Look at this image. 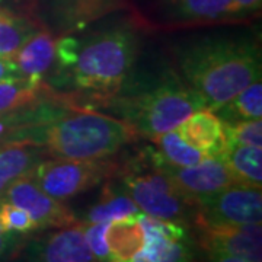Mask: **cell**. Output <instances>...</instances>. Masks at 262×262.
Instances as JSON below:
<instances>
[{"mask_svg":"<svg viewBox=\"0 0 262 262\" xmlns=\"http://www.w3.org/2000/svg\"><path fill=\"white\" fill-rule=\"evenodd\" d=\"M179 67L206 110L214 113L261 80V51L244 38H203L181 51Z\"/></svg>","mask_w":262,"mask_h":262,"instance_id":"6da1fadb","label":"cell"},{"mask_svg":"<svg viewBox=\"0 0 262 262\" xmlns=\"http://www.w3.org/2000/svg\"><path fill=\"white\" fill-rule=\"evenodd\" d=\"M18 141L42 146L57 159L99 160L113 156L137 139V131L124 120L106 114L73 108L58 114L48 124L35 125Z\"/></svg>","mask_w":262,"mask_h":262,"instance_id":"7a4b0ae2","label":"cell"},{"mask_svg":"<svg viewBox=\"0 0 262 262\" xmlns=\"http://www.w3.org/2000/svg\"><path fill=\"white\" fill-rule=\"evenodd\" d=\"M137 54V37L128 27H115L96 34L77 51L75 63L60 77L76 94L108 103L117 96Z\"/></svg>","mask_w":262,"mask_h":262,"instance_id":"3957f363","label":"cell"},{"mask_svg":"<svg viewBox=\"0 0 262 262\" xmlns=\"http://www.w3.org/2000/svg\"><path fill=\"white\" fill-rule=\"evenodd\" d=\"M124 121L147 139L175 130L191 114L206 110L204 103L178 76H166L159 84L111 102Z\"/></svg>","mask_w":262,"mask_h":262,"instance_id":"277c9868","label":"cell"},{"mask_svg":"<svg viewBox=\"0 0 262 262\" xmlns=\"http://www.w3.org/2000/svg\"><path fill=\"white\" fill-rule=\"evenodd\" d=\"M124 191L139 207L140 213L159 220L185 223L192 203L179 192L169 177L151 160L149 168L137 165L122 173Z\"/></svg>","mask_w":262,"mask_h":262,"instance_id":"5b68a950","label":"cell"},{"mask_svg":"<svg viewBox=\"0 0 262 262\" xmlns=\"http://www.w3.org/2000/svg\"><path fill=\"white\" fill-rule=\"evenodd\" d=\"M117 172V163L111 160L44 159L29 177L47 195L58 201L82 194L96 187Z\"/></svg>","mask_w":262,"mask_h":262,"instance_id":"8992f818","label":"cell"},{"mask_svg":"<svg viewBox=\"0 0 262 262\" xmlns=\"http://www.w3.org/2000/svg\"><path fill=\"white\" fill-rule=\"evenodd\" d=\"M195 223L255 225L262 220L261 188L233 184L196 203Z\"/></svg>","mask_w":262,"mask_h":262,"instance_id":"52a82bcc","label":"cell"},{"mask_svg":"<svg viewBox=\"0 0 262 262\" xmlns=\"http://www.w3.org/2000/svg\"><path fill=\"white\" fill-rule=\"evenodd\" d=\"M149 158L160 170L168 175L179 192L194 206L203 198L236 184L232 173L220 158H206L194 166L185 168L170 166L162 162L155 150H150Z\"/></svg>","mask_w":262,"mask_h":262,"instance_id":"ba28073f","label":"cell"},{"mask_svg":"<svg viewBox=\"0 0 262 262\" xmlns=\"http://www.w3.org/2000/svg\"><path fill=\"white\" fill-rule=\"evenodd\" d=\"M144 230L141 259L146 262H192L194 249L185 223L139 214Z\"/></svg>","mask_w":262,"mask_h":262,"instance_id":"9c48e42d","label":"cell"},{"mask_svg":"<svg viewBox=\"0 0 262 262\" xmlns=\"http://www.w3.org/2000/svg\"><path fill=\"white\" fill-rule=\"evenodd\" d=\"M2 200L20 207L37 225V229L67 227L76 225V217L63 201L47 195L32 178L27 175L10 185Z\"/></svg>","mask_w":262,"mask_h":262,"instance_id":"30bf717a","label":"cell"},{"mask_svg":"<svg viewBox=\"0 0 262 262\" xmlns=\"http://www.w3.org/2000/svg\"><path fill=\"white\" fill-rule=\"evenodd\" d=\"M200 244L207 252H222L251 262H262V227L255 225L196 223Z\"/></svg>","mask_w":262,"mask_h":262,"instance_id":"8fae6325","label":"cell"},{"mask_svg":"<svg viewBox=\"0 0 262 262\" xmlns=\"http://www.w3.org/2000/svg\"><path fill=\"white\" fill-rule=\"evenodd\" d=\"M28 262H98L83 234V225L61 227L54 233L34 242Z\"/></svg>","mask_w":262,"mask_h":262,"instance_id":"7c38bea8","label":"cell"},{"mask_svg":"<svg viewBox=\"0 0 262 262\" xmlns=\"http://www.w3.org/2000/svg\"><path fill=\"white\" fill-rule=\"evenodd\" d=\"M175 130L182 140L204 153L207 158H219L227 146L225 122L208 110L191 114Z\"/></svg>","mask_w":262,"mask_h":262,"instance_id":"4fadbf2b","label":"cell"},{"mask_svg":"<svg viewBox=\"0 0 262 262\" xmlns=\"http://www.w3.org/2000/svg\"><path fill=\"white\" fill-rule=\"evenodd\" d=\"M47 151L29 141H10L0 146V201L6 189L22 177L32 172Z\"/></svg>","mask_w":262,"mask_h":262,"instance_id":"5bb4252c","label":"cell"},{"mask_svg":"<svg viewBox=\"0 0 262 262\" xmlns=\"http://www.w3.org/2000/svg\"><path fill=\"white\" fill-rule=\"evenodd\" d=\"M56 42L50 32L37 31L12 58L18 76L31 80H41L48 69L54 64Z\"/></svg>","mask_w":262,"mask_h":262,"instance_id":"9a60e30c","label":"cell"},{"mask_svg":"<svg viewBox=\"0 0 262 262\" xmlns=\"http://www.w3.org/2000/svg\"><path fill=\"white\" fill-rule=\"evenodd\" d=\"M139 214L120 219L108 225L105 239L110 249V262H130L140 256L144 246V230Z\"/></svg>","mask_w":262,"mask_h":262,"instance_id":"2e32d148","label":"cell"},{"mask_svg":"<svg viewBox=\"0 0 262 262\" xmlns=\"http://www.w3.org/2000/svg\"><path fill=\"white\" fill-rule=\"evenodd\" d=\"M232 173L236 184L248 187H262V149L229 143L219 156Z\"/></svg>","mask_w":262,"mask_h":262,"instance_id":"e0dca14e","label":"cell"},{"mask_svg":"<svg viewBox=\"0 0 262 262\" xmlns=\"http://www.w3.org/2000/svg\"><path fill=\"white\" fill-rule=\"evenodd\" d=\"M168 12L182 22H215L234 18L233 0H165Z\"/></svg>","mask_w":262,"mask_h":262,"instance_id":"ac0fdd59","label":"cell"},{"mask_svg":"<svg viewBox=\"0 0 262 262\" xmlns=\"http://www.w3.org/2000/svg\"><path fill=\"white\" fill-rule=\"evenodd\" d=\"M151 140L156 146L155 153L158 155V158L170 166H177V168L194 166L207 158L204 153L194 149L187 141L182 140L177 130L166 131L163 134L156 136Z\"/></svg>","mask_w":262,"mask_h":262,"instance_id":"d6986e66","label":"cell"},{"mask_svg":"<svg viewBox=\"0 0 262 262\" xmlns=\"http://www.w3.org/2000/svg\"><path fill=\"white\" fill-rule=\"evenodd\" d=\"M214 114L222 121L237 122L245 120H256L262 115V84L253 82L229 102L215 110Z\"/></svg>","mask_w":262,"mask_h":262,"instance_id":"ffe728a7","label":"cell"},{"mask_svg":"<svg viewBox=\"0 0 262 262\" xmlns=\"http://www.w3.org/2000/svg\"><path fill=\"white\" fill-rule=\"evenodd\" d=\"M37 31L31 20L0 8V58H13Z\"/></svg>","mask_w":262,"mask_h":262,"instance_id":"44dd1931","label":"cell"},{"mask_svg":"<svg viewBox=\"0 0 262 262\" xmlns=\"http://www.w3.org/2000/svg\"><path fill=\"white\" fill-rule=\"evenodd\" d=\"M139 213V207L127 194L114 192L106 188L101 200L89 208L86 214V223H111Z\"/></svg>","mask_w":262,"mask_h":262,"instance_id":"7402d4cb","label":"cell"},{"mask_svg":"<svg viewBox=\"0 0 262 262\" xmlns=\"http://www.w3.org/2000/svg\"><path fill=\"white\" fill-rule=\"evenodd\" d=\"M42 89L41 80H31L22 76H12L0 80V114L34 102Z\"/></svg>","mask_w":262,"mask_h":262,"instance_id":"603a6c76","label":"cell"},{"mask_svg":"<svg viewBox=\"0 0 262 262\" xmlns=\"http://www.w3.org/2000/svg\"><path fill=\"white\" fill-rule=\"evenodd\" d=\"M225 131L227 144L236 143V144H244V146L262 147L261 118L245 120V121L232 122V124L225 122Z\"/></svg>","mask_w":262,"mask_h":262,"instance_id":"cb8c5ba5","label":"cell"},{"mask_svg":"<svg viewBox=\"0 0 262 262\" xmlns=\"http://www.w3.org/2000/svg\"><path fill=\"white\" fill-rule=\"evenodd\" d=\"M0 229L5 233H28L37 230V225L29 217V214L20 207L8 203L5 200L0 201Z\"/></svg>","mask_w":262,"mask_h":262,"instance_id":"d4e9b609","label":"cell"},{"mask_svg":"<svg viewBox=\"0 0 262 262\" xmlns=\"http://www.w3.org/2000/svg\"><path fill=\"white\" fill-rule=\"evenodd\" d=\"M110 223H83V234L91 252L98 262H110V249L105 233Z\"/></svg>","mask_w":262,"mask_h":262,"instance_id":"484cf974","label":"cell"},{"mask_svg":"<svg viewBox=\"0 0 262 262\" xmlns=\"http://www.w3.org/2000/svg\"><path fill=\"white\" fill-rule=\"evenodd\" d=\"M262 0H233L234 18L236 16H248L259 12Z\"/></svg>","mask_w":262,"mask_h":262,"instance_id":"4316f807","label":"cell"},{"mask_svg":"<svg viewBox=\"0 0 262 262\" xmlns=\"http://www.w3.org/2000/svg\"><path fill=\"white\" fill-rule=\"evenodd\" d=\"M12 76H18L16 72V66L13 63L12 58H0V80L12 77Z\"/></svg>","mask_w":262,"mask_h":262,"instance_id":"83f0119b","label":"cell"},{"mask_svg":"<svg viewBox=\"0 0 262 262\" xmlns=\"http://www.w3.org/2000/svg\"><path fill=\"white\" fill-rule=\"evenodd\" d=\"M207 253H208V262H251L239 256L227 255V253L211 252V251H208Z\"/></svg>","mask_w":262,"mask_h":262,"instance_id":"f1b7e54d","label":"cell"},{"mask_svg":"<svg viewBox=\"0 0 262 262\" xmlns=\"http://www.w3.org/2000/svg\"><path fill=\"white\" fill-rule=\"evenodd\" d=\"M13 237L10 236V233H5L2 229H0V259L3 256H6L12 249V245H13Z\"/></svg>","mask_w":262,"mask_h":262,"instance_id":"f546056e","label":"cell"},{"mask_svg":"<svg viewBox=\"0 0 262 262\" xmlns=\"http://www.w3.org/2000/svg\"><path fill=\"white\" fill-rule=\"evenodd\" d=\"M130 262H146L144 259H141V258H136V259H133V261Z\"/></svg>","mask_w":262,"mask_h":262,"instance_id":"4dcf8cb0","label":"cell"},{"mask_svg":"<svg viewBox=\"0 0 262 262\" xmlns=\"http://www.w3.org/2000/svg\"><path fill=\"white\" fill-rule=\"evenodd\" d=\"M0 2H2V0H0Z\"/></svg>","mask_w":262,"mask_h":262,"instance_id":"1f68e13d","label":"cell"}]
</instances>
